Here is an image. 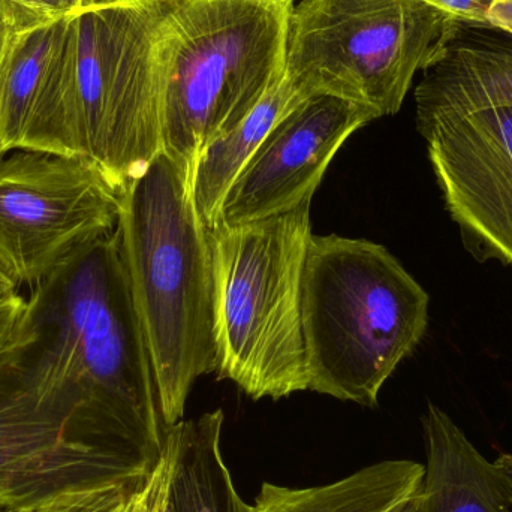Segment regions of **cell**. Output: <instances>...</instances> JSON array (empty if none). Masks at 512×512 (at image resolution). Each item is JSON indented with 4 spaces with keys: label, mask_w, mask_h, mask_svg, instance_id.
Here are the masks:
<instances>
[{
    "label": "cell",
    "mask_w": 512,
    "mask_h": 512,
    "mask_svg": "<svg viewBox=\"0 0 512 512\" xmlns=\"http://www.w3.org/2000/svg\"><path fill=\"white\" fill-rule=\"evenodd\" d=\"M27 298L38 339L24 369L36 396L65 406L99 438L161 459L170 427L114 231Z\"/></svg>",
    "instance_id": "obj_1"
},
{
    "label": "cell",
    "mask_w": 512,
    "mask_h": 512,
    "mask_svg": "<svg viewBox=\"0 0 512 512\" xmlns=\"http://www.w3.org/2000/svg\"><path fill=\"white\" fill-rule=\"evenodd\" d=\"M173 0H131L62 20L20 149L86 159L114 185L164 152L162 35Z\"/></svg>",
    "instance_id": "obj_2"
},
{
    "label": "cell",
    "mask_w": 512,
    "mask_h": 512,
    "mask_svg": "<svg viewBox=\"0 0 512 512\" xmlns=\"http://www.w3.org/2000/svg\"><path fill=\"white\" fill-rule=\"evenodd\" d=\"M114 239L162 415L173 427L183 420L197 379L216 372L212 251L191 171L159 153L126 183Z\"/></svg>",
    "instance_id": "obj_3"
},
{
    "label": "cell",
    "mask_w": 512,
    "mask_h": 512,
    "mask_svg": "<svg viewBox=\"0 0 512 512\" xmlns=\"http://www.w3.org/2000/svg\"><path fill=\"white\" fill-rule=\"evenodd\" d=\"M430 295L378 243L310 237L301 283L309 390L367 408L429 325Z\"/></svg>",
    "instance_id": "obj_4"
},
{
    "label": "cell",
    "mask_w": 512,
    "mask_h": 512,
    "mask_svg": "<svg viewBox=\"0 0 512 512\" xmlns=\"http://www.w3.org/2000/svg\"><path fill=\"white\" fill-rule=\"evenodd\" d=\"M274 0H173L162 35L164 152L194 173L285 77L289 15Z\"/></svg>",
    "instance_id": "obj_5"
},
{
    "label": "cell",
    "mask_w": 512,
    "mask_h": 512,
    "mask_svg": "<svg viewBox=\"0 0 512 512\" xmlns=\"http://www.w3.org/2000/svg\"><path fill=\"white\" fill-rule=\"evenodd\" d=\"M209 236L219 378L255 400L309 390L301 283L312 237L310 201Z\"/></svg>",
    "instance_id": "obj_6"
},
{
    "label": "cell",
    "mask_w": 512,
    "mask_h": 512,
    "mask_svg": "<svg viewBox=\"0 0 512 512\" xmlns=\"http://www.w3.org/2000/svg\"><path fill=\"white\" fill-rule=\"evenodd\" d=\"M454 21L427 0H298L286 77L304 96L327 93L393 116Z\"/></svg>",
    "instance_id": "obj_7"
},
{
    "label": "cell",
    "mask_w": 512,
    "mask_h": 512,
    "mask_svg": "<svg viewBox=\"0 0 512 512\" xmlns=\"http://www.w3.org/2000/svg\"><path fill=\"white\" fill-rule=\"evenodd\" d=\"M123 189L86 159L17 149L0 158V267L30 289L116 230Z\"/></svg>",
    "instance_id": "obj_8"
},
{
    "label": "cell",
    "mask_w": 512,
    "mask_h": 512,
    "mask_svg": "<svg viewBox=\"0 0 512 512\" xmlns=\"http://www.w3.org/2000/svg\"><path fill=\"white\" fill-rule=\"evenodd\" d=\"M162 457L111 444L65 406L42 402L24 361L0 378V498L14 510H36L71 490L147 480Z\"/></svg>",
    "instance_id": "obj_9"
},
{
    "label": "cell",
    "mask_w": 512,
    "mask_h": 512,
    "mask_svg": "<svg viewBox=\"0 0 512 512\" xmlns=\"http://www.w3.org/2000/svg\"><path fill=\"white\" fill-rule=\"evenodd\" d=\"M421 137L466 248L512 265V104L439 120Z\"/></svg>",
    "instance_id": "obj_10"
},
{
    "label": "cell",
    "mask_w": 512,
    "mask_h": 512,
    "mask_svg": "<svg viewBox=\"0 0 512 512\" xmlns=\"http://www.w3.org/2000/svg\"><path fill=\"white\" fill-rule=\"evenodd\" d=\"M376 119L369 108L327 93L298 102L231 183L215 228L261 221L312 201L343 143Z\"/></svg>",
    "instance_id": "obj_11"
},
{
    "label": "cell",
    "mask_w": 512,
    "mask_h": 512,
    "mask_svg": "<svg viewBox=\"0 0 512 512\" xmlns=\"http://www.w3.org/2000/svg\"><path fill=\"white\" fill-rule=\"evenodd\" d=\"M512 104V33L454 21L415 89L418 132L439 120Z\"/></svg>",
    "instance_id": "obj_12"
},
{
    "label": "cell",
    "mask_w": 512,
    "mask_h": 512,
    "mask_svg": "<svg viewBox=\"0 0 512 512\" xmlns=\"http://www.w3.org/2000/svg\"><path fill=\"white\" fill-rule=\"evenodd\" d=\"M421 424L427 463L415 512H512L507 475L444 409L427 403Z\"/></svg>",
    "instance_id": "obj_13"
},
{
    "label": "cell",
    "mask_w": 512,
    "mask_h": 512,
    "mask_svg": "<svg viewBox=\"0 0 512 512\" xmlns=\"http://www.w3.org/2000/svg\"><path fill=\"white\" fill-rule=\"evenodd\" d=\"M426 466L384 460L325 486L291 489L264 483L255 512H415Z\"/></svg>",
    "instance_id": "obj_14"
},
{
    "label": "cell",
    "mask_w": 512,
    "mask_h": 512,
    "mask_svg": "<svg viewBox=\"0 0 512 512\" xmlns=\"http://www.w3.org/2000/svg\"><path fill=\"white\" fill-rule=\"evenodd\" d=\"M224 412H207L170 427V512H255L233 483L221 451Z\"/></svg>",
    "instance_id": "obj_15"
},
{
    "label": "cell",
    "mask_w": 512,
    "mask_h": 512,
    "mask_svg": "<svg viewBox=\"0 0 512 512\" xmlns=\"http://www.w3.org/2000/svg\"><path fill=\"white\" fill-rule=\"evenodd\" d=\"M304 96L288 77L282 78L248 117L230 134L213 141L195 161L192 197L201 221L212 231L225 194L273 126L303 101Z\"/></svg>",
    "instance_id": "obj_16"
},
{
    "label": "cell",
    "mask_w": 512,
    "mask_h": 512,
    "mask_svg": "<svg viewBox=\"0 0 512 512\" xmlns=\"http://www.w3.org/2000/svg\"><path fill=\"white\" fill-rule=\"evenodd\" d=\"M62 20L15 33L0 78V140L6 153L20 149L59 42Z\"/></svg>",
    "instance_id": "obj_17"
},
{
    "label": "cell",
    "mask_w": 512,
    "mask_h": 512,
    "mask_svg": "<svg viewBox=\"0 0 512 512\" xmlns=\"http://www.w3.org/2000/svg\"><path fill=\"white\" fill-rule=\"evenodd\" d=\"M36 339L38 328L27 295L0 304V378L23 364Z\"/></svg>",
    "instance_id": "obj_18"
},
{
    "label": "cell",
    "mask_w": 512,
    "mask_h": 512,
    "mask_svg": "<svg viewBox=\"0 0 512 512\" xmlns=\"http://www.w3.org/2000/svg\"><path fill=\"white\" fill-rule=\"evenodd\" d=\"M131 0H0V15L14 33L29 32L69 15Z\"/></svg>",
    "instance_id": "obj_19"
},
{
    "label": "cell",
    "mask_w": 512,
    "mask_h": 512,
    "mask_svg": "<svg viewBox=\"0 0 512 512\" xmlns=\"http://www.w3.org/2000/svg\"><path fill=\"white\" fill-rule=\"evenodd\" d=\"M457 21L487 23V12L495 0H427Z\"/></svg>",
    "instance_id": "obj_20"
},
{
    "label": "cell",
    "mask_w": 512,
    "mask_h": 512,
    "mask_svg": "<svg viewBox=\"0 0 512 512\" xmlns=\"http://www.w3.org/2000/svg\"><path fill=\"white\" fill-rule=\"evenodd\" d=\"M487 24L512 33V0H495L487 12Z\"/></svg>",
    "instance_id": "obj_21"
},
{
    "label": "cell",
    "mask_w": 512,
    "mask_h": 512,
    "mask_svg": "<svg viewBox=\"0 0 512 512\" xmlns=\"http://www.w3.org/2000/svg\"><path fill=\"white\" fill-rule=\"evenodd\" d=\"M15 33L9 29L8 24L3 20L0 15V78H2L3 66H5L6 57H8L9 48H11L12 41H14ZM6 155L5 147H3L2 140H0V158Z\"/></svg>",
    "instance_id": "obj_22"
},
{
    "label": "cell",
    "mask_w": 512,
    "mask_h": 512,
    "mask_svg": "<svg viewBox=\"0 0 512 512\" xmlns=\"http://www.w3.org/2000/svg\"><path fill=\"white\" fill-rule=\"evenodd\" d=\"M20 294H23L20 286L0 267V304L8 303Z\"/></svg>",
    "instance_id": "obj_23"
},
{
    "label": "cell",
    "mask_w": 512,
    "mask_h": 512,
    "mask_svg": "<svg viewBox=\"0 0 512 512\" xmlns=\"http://www.w3.org/2000/svg\"><path fill=\"white\" fill-rule=\"evenodd\" d=\"M495 462L501 466L502 471L507 475L508 481H510L512 487V454L501 453L496 457Z\"/></svg>",
    "instance_id": "obj_24"
},
{
    "label": "cell",
    "mask_w": 512,
    "mask_h": 512,
    "mask_svg": "<svg viewBox=\"0 0 512 512\" xmlns=\"http://www.w3.org/2000/svg\"><path fill=\"white\" fill-rule=\"evenodd\" d=\"M6 508H8V510H14V508H11V505H9L5 499L0 498V510H6Z\"/></svg>",
    "instance_id": "obj_25"
},
{
    "label": "cell",
    "mask_w": 512,
    "mask_h": 512,
    "mask_svg": "<svg viewBox=\"0 0 512 512\" xmlns=\"http://www.w3.org/2000/svg\"><path fill=\"white\" fill-rule=\"evenodd\" d=\"M274 2L288 3V5H294V3H297L298 0H274Z\"/></svg>",
    "instance_id": "obj_26"
},
{
    "label": "cell",
    "mask_w": 512,
    "mask_h": 512,
    "mask_svg": "<svg viewBox=\"0 0 512 512\" xmlns=\"http://www.w3.org/2000/svg\"><path fill=\"white\" fill-rule=\"evenodd\" d=\"M0 512H21V511H17V510H8V508H6V510H0Z\"/></svg>",
    "instance_id": "obj_27"
}]
</instances>
